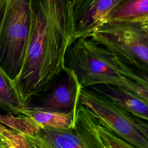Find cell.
<instances>
[{
    "label": "cell",
    "instance_id": "obj_9",
    "mask_svg": "<svg viewBox=\"0 0 148 148\" xmlns=\"http://www.w3.org/2000/svg\"><path fill=\"white\" fill-rule=\"evenodd\" d=\"M133 116L148 122V103L121 86L101 84L87 87Z\"/></svg>",
    "mask_w": 148,
    "mask_h": 148
},
{
    "label": "cell",
    "instance_id": "obj_4",
    "mask_svg": "<svg viewBox=\"0 0 148 148\" xmlns=\"http://www.w3.org/2000/svg\"><path fill=\"white\" fill-rule=\"evenodd\" d=\"M90 37L128 65L148 72V38L139 23L106 22Z\"/></svg>",
    "mask_w": 148,
    "mask_h": 148
},
{
    "label": "cell",
    "instance_id": "obj_12",
    "mask_svg": "<svg viewBox=\"0 0 148 148\" xmlns=\"http://www.w3.org/2000/svg\"><path fill=\"white\" fill-rule=\"evenodd\" d=\"M21 108L23 105L12 82L0 67V110L18 115L21 114L20 110Z\"/></svg>",
    "mask_w": 148,
    "mask_h": 148
},
{
    "label": "cell",
    "instance_id": "obj_5",
    "mask_svg": "<svg viewBox=\"0 0 148 148\" xmlns=\"http://www.w3.org/2000/svg\"><path fill=\"white\" fill-rule=\"evenodd\" d=\"M24 135L33 148H105L96 128L95 115L80 102L73 127L41 126L36 134Z\"/></svg>",
    "mask_w": 148,
    "mask_h": 148
},
{
    "label": "cell",
    "instance_id": "obj_15",
    "mask_svg": "<svg viewBox=\"0 0 148 148\" xmlns=\"http://www.w3.org/2000/svg\"><path fill=\"white\" fill-rule=\"evenodd\" d=\"M22 142V136L17 132L0 123V144L5 148L9 146L18 147Z\"/></svg>",
    "mask_w": 148,
    "mask_h": 148
},
{
    "label": "cell",
    "instance_id": "obj_1",
    "mask_svg": "<svg viewBox=\"0 0 148 148\" xmlns=\"http://www.w3.org/2000/svg\"><path fill=\"white\" fill-rule=\"evenodd\" d=\"M73 0H32L27 50L13 83L23 107L46 91L65 68L72 42Z\"/></svg>",
    "mask_w": 148,
    "mask_h": 148
},
{
    "label": "cell",
    "instance_id": "obj_14",
    "mask_svg": "<svg viewBox=\"0 0 148 148\" xmlns=\"http://www.w3.org/2000/svg\"><path fill=\"white\" fill-rule=\"evenodd\" d=\"M95 116L96 128L105 148H139L121 139Z\"/></svg>",
    "mask_w": 148,
    "mask_h": 148
},
{
    "label": "cell",
    "instance_id": "obj_22",
    "mask_svg": "<svg viewBox=\"0 0 148 148\" xmlns=\"http://www.w3.org/2000/svg\"><path fill=\"white\" fill-rule=\"evenodd\" d=\"M0 148H5L1 144H0Z\"/></svg>",
    "mask_w": 148,
    "mask_h": 148
},
{
    "label": "cell",
    "instance_id": "obj_18",
    "mask_svg": "<svg viewBox=\"0 0 148 148\" xmlns=\"http://www.w3.org/2000/svg\"><path fill=\"white\" fill-rule=\"evenodd\" d=\"M125 113L128 119L130 120L132 124L148 140V122L141 119L136 117L128 112H125Z\"/></svg>",
    "mask_w": 148,
    "mask_h": 148
},
{
    "label": "cell",
    "instance_id": "obj_10",
    "mask_svg": "<svg viewBox=\"0 0 148 148\" xmlns=\"http://www.w3.org/2000/svg\"><path fill=\"white\" fill-rule=\"evenodd\" d=\"M147 18L148 0H120L109 12L106 22L140 23Z\"/></svg>",
    "mask_w": 148,
    "mask_h": 148
},
{
    "label": "cell",
    "instance_id": "obj_3",
    "mask_svg": "<svg viewBox=\"0 0 148 148\" xmlns=\"http://www.w3.org/2000/svg\"><path fill=\"white\" fill-rule=\"evenodd\" d=\"M32 4V0H7L0 23V67L13 85L24 62Z\"/></svg>",
    "mask_w": 148,
    "mask_h": 148
},
{
    "label": "cell",
    "instance_id": "obj_20",
    "mask_svg": "<svg viewBox=\"0 0 148 148\" xmlns=\"http://www.w3.org/2000/svg\"><path fill=\"white\" fill-rule=\"evenodd\" d=\"M7 0H0V23L3 16V13L4 11V8L6 5Z\"/></svg>",
    "mask_w": 148,
    "mask_h": 148
},
{
    "label": "cell",
    "instance_id": "obj_17",
    "mask_svg": "<svg viewBox=\"0 0 148 148\" xmlns=\"http://www.w3.org/2000/svg\"><path fill=\"white\" fill-rule=\"evenodd\" d=\"M121 87L132 92L148 103V87L138 83L124 76Z\"/></svg>",
    "mask_w": 148,
    "mask_h": 148
},
{
    "label": "cell",
    "instance_id": "obj_13",
    "mask_svg": "<svg viewBox=\"0 0 148 148\" xmlns=\"http://www.w3.org/2000/svg\"><path fill=\"white\" fill-rule=\"evenodd\" d=\"M0 123L20 134L29 136L36 134L42 126L24 114L5 112L0 113Z\"/></svg>",
    "mask_w": 148,
    "mask_h": 148
},
{
    "label": "cell",
    "instance_id": "obj_19",
    "mask_svg": "<svg viewBox=\"0 0 148 148\" xmlns=\"http://www.w3.org/2000/svg\"><path fill=\"white\" fill-rule=\"evenodd\" d=\"M139 23L142 31L148 38V18Z\"/></svg>",
    "mask_w": 148,
    "mask_h": 148
},
{
    "label": "cell",
    "instance_id": "obj_11",
    "mask_svg": "<svg viewBox=\"0 0 148 148\" xmlns=\"http://www.w3.org/2000/svg\"><path fill=\"white\" fill-rule=\"evenodd\" d=\"M39 125L53 128H69L75 125L76 113H61L47 110L23 108L20 110Z\"/></svg>",
    "mask_w": 148,
    "mask_h": 148
},
{
    "label": "cell",
    "instance_id": "obj_8",
    "mask_svg": "<svg viewBox=\"0 0 148 148\" xmlns=\"http://www.w3.org/2000/svg\"><path fill=\"white\" fill-rule=\"evenodd\" d=\"M120 0H73L72 41L90 37Z\"/></svg>",
    "mask_w": 148,
    "mask_h": 148
},
{
    "label": "cell",
    "instance_id": "obj_2",
    "mask_svg": "<svg viewBox=\"0 0 148 148\" xmlns=\"http://www.w3.org/2000/svg\"><path fill=\"white\" fill-rule=\"evenodd\" d=\"M65 66L72 70L82 88L109 84L121 86L117 56L91 37L72 41L65 57Z\"/></svg>",
    "mask_w": 148,
    "mask_h": 148
},
{
    "label": "cell",
    "instance_id": "obj_21",
    "mask_svg": "<svg viewBox=\"0 0 148 148\" xmlns=\"http://www.w3.org/2000/svg\"><path fill=\"white\" fill-rule=\"evenodd\" d=\"M6 148H16V147H14V146H9V147H6Z\"/></svg>",
    "mask_w": 148,
    "mask_h": 148
},
{
    "label": "cell",
    "instance_id": "obj_7",
    "mask_svg": "<svg viewBox=\"0 0 148 148\" xmlns=\"http://www.w3.org/2000/svg\"><path fill=\"white\" fill-rule=\"evenodd\" d=\"M82 88L75 72L65 66L46 91L31 98L23 108L76 113Z\"/></svg>",
    "mask_w": 148,
    "mask_h": 148
},
{
    "label": "cell",
    "instance_id": "obj_6",
    "mask_svg": "<svg viewBox=\"0 0 148 148\" xmlns=\"http://www.w3.org/2000/svg\"><path fill=\"white\" fill-rule=\"evenodd\" d=\"M79 102L123 140L139 148H148V140L132 124L125 112L113 102L87 88L81 89Z\"/></svg>",
    "mask_w": 148,
    "mask_h": 148
},
{
    "label": "cell",
    "instance_id": "obj_16",
    "mask_svg": "<svg viewBox=\"0 0 148 148\" xmlns=\"http://www.w3.org/2000/svg\"><path fill=\"white\" fill-rule=\"evenodd\" d=\"M120 72L123 76L148 87V72L131 67L125 63L120 65Z\"/></svg>",
    "mask_w": 148,
    "mask_h": 148
}]
</instances>
